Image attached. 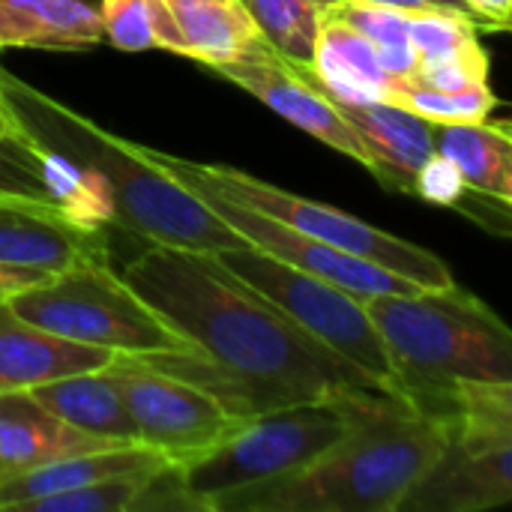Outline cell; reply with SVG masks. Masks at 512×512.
<instances>
[{"instance_id":"1","label":"cell","mask_w":512,"mask_h":512,"mask_svg":"<svg viewBox=\"0 0 512 512\" xmlns=\"http://www.w3.org/2000/svg\"><path fill=\"white\" fill-rule=\"evenodd\" d=\"M120 276L192 351L255 387L270 408L378 387L210 252L150 243Z\"/></svg>"},{"instance_id":"2","label":"cell","mask_w":512,"mask_h":512,"mask_svg":"<svg viewBox=\"0 0 512 512\" xmlns=\"http://www.w3.org/2000/svg\"><path fill=\"white\" fill-rule=\"evenodd\" d=\"M348 432L300 471L219 495L207 512H396L447 447L453 408L393 390L345 393Z\"/></svg>"},{"instance_id":"3","label":"cell","mask_w":512,"mask_h":512,"mask_svg":"<svg viewBox=\"0 0 512 512\" xmlns=\"http://www.w3.org/2000/svg\"><path fill=\"white\" fill-rule=\"evenodd\" d=\"M0 102L24 138L84 165L108 186L114 201V225L138 234L147 243L171 249L213 255L222 249L249 246L192 189L150 159L147 147L105 132L84 114L30 87L3 66Z\"/></svg>"},{"instance_id":"4","label":"cell","mask_w":512,"mask_h":512,"mask_svg":"<svg viewBox=\"0 0 512 512\" xmlns=\"http://www.w3.org/2000/svg\"><path fill=\"white\" fill-rule=\"evenodd\" d=\"M366 312L402 390L420 402H444L459 381L512 384L510 327L456 282L369 297Z\"/></svg>"},{"instance_id":"5","label":"cell","mask_w":512,"mask_h":512,"mask_svg":"<svg viewBox=\"0 0 512 512\" xmlns=\"http://www.w3.org/2000/svg\"><path fill=\"white\" fill-rule=\"evenodd\" d=\"M27 324L69 342L108 348L126 357L192 351L129 285L108 267V255L81 258L42 282L6 297Z\"/></svg>"},{"instance_id":"6","label":"cell","mask_w":512,"mask_h":512,"mask_svg":"<svg viewBox=\"0 0 512 512\" xmlns=\"http://www.w3.org/2000/svg\"><path fill=\"white\" fill-rule=\"evenodd\" d=\"M147 153L183 186L213 189L231 201H240L258 213H267V216L291 225L294 231H303L321 243H330L357 258H366L384 270H393V273L417 282L420 288H447L456 282L450 267L429 249H423L411 240H402L390 231H381L345 210L300 198L288 189L264 183V180H258L240 168H231V165H201V162L177 159L171 153L150 150V147H147Z\"/></svg>"},{"instance_id":"7","label":"cell","mask_w":512,"mask_h":512,"mask_svg":"<svg viewBox=\"0 0 512 512\" xmlns=\"http://www.w3.org/2000/svg\"><path fill=\"white\" fill-rule=\"evenodd\" d=\"M510 501L512 387L489 381L462 384L447 447L408 489L396 512H483Z\"/></svg>"},{"instance_id":"8","label":"cell","mask_w":512,"mask_h":512,"mask_svg":"<svg viewBox=\"0 0 512 512\" xmlns=\"http://www.w3.org/2000/svg\"><path fill=\"white\" fill-rule=\"evenodd\" d=\"M348 432L345 396L297 402L243 420L225 441L180 465L189 495L207 512L210 501L291 471H300Z\"/></svg>"},{"instance_id":"9","label":"cell","mask_w":512,"mask_h":512,"mask_svg":"<svg viewBox=\"0 0 512 512\" xmlns=\"http://www.w3.org/2000/svg\"><path fill=\"white\" fill-rule=\"evenodd\" d=\"M222 267H228L237 279L252 285L270 303H276L288 318H294L306 333L324 342L330 351L345 357L354 369L372 378L378 387L405 393L402 381L390 363V354L366 312V300L309 276L261 249L234 246L213 252Z\"/></svg>"},{"instance_id":"10","label":"cell","mask_w":512,"mask_h":512,"mask_svg":"<svg viewBox=\"0 0 512 512\" xmlns=\"http://www.w3.org/2000/svg\"><path fill=\"white\" fill-rule=\"evenodd\" d=\"M108 369L117 378L120 396L135 423L138 444L162 453L174 465L198 459L225 441L243 420H249L234 417L210 393L135 357L117 354Z\"/></svg>"},{"instance_id":"11","label":"cell","mask_w":512,"mask_h":512,"mask_svg":"<svg viewBox=\"0 0 512 512\" xmlns=\"http://www.w3.org/2000/svg\"><path fill=\"white\" fill-rule=\"evenodd\" d=\"M192 189L225 225H231L246 243H252L255 249L309 273V276H318L360 300H369V297H381V294H414L420 291L417 282L393 273V270H384L366 258H357L345 249H336L330 243H321L303 231H294L291 225L267 216V213H258L240 201H231L213 189H204V186H186Z\"/></svg>"},{"instance_id":"12","label":"cell","mask_w":512,"mask_h":512,"mask_svg":"<svg viewBox=\"0 0 512 512\" xmlns=\"http://www.w3.org/2000/svg\"><path fill=\"white\" fill-rule=\"evenodd\" d=\"M210 69L225 81L237 84L240 90L252 93L255 99H261L267 108H273L279 117H285L306 135L318 138L321 144L333 147L336 153H345L348 159L372 171V159L363 150L354 126L345 120L339 105L318 87L306 66L291 63L273 48H267L249 60H234Z\"/></svg>"},{"instance_id":"13","label":"cell","mask_w":512,"mask_h":512,"mask_svg":"<svg viewBox=\"0 0 512 512\" xmlns=\"http://www.w3.org/2000/svg\"><path fill=\"white\" fill-rule=\"evenodd\" d=\"M99 255H105L102 231L75 225L51 204L0 195V264L57 273Z\"/></svg>"},{"instance_id":"14","label":"cell","mask_w":512,"mask_h":512,"mask_svg":"<svg viewBox=\"0 0 512 512\" xmlns=\"http://www.w3.org/2000/svg\"><path fill=\"white\" fill-rule=\"evenodd\" d=\"M114 357L108 348L69 342L33 327L0 300V390H33L66 375L102 369Z\"/></svg>"},{"instance_id":"15","label":"cell","mask_w":512,"mask_h":512,"mask_svg":"<svg viewBox=\"0 0 512 512\" xmlns=\"http://www.w3.org/2000/svg\"><path fill=\"white\" fill-rule=\"evenodd\" d=\"M372 159V174L396 192H414V174L435 153L432 123L396 102H336Z\"/></svg>"},{"instance_id":"16","label":"cell","mask_w":512,"mask_h":512,"mask_svg":"<svg viewBox=\"0 0 512 512\" xmlns=\"http://www.w3.org/2000/svg\"><path fill=\"white\" fill-rule=\"evenodd\" d=\"M102 447H114V441L66 426L30 390H0V483L45 462Z\"/></svg>"},{"instance_id":"17","label":"cell","mask_w":512,"mask_h":512,"mask_svg":"<svg viewBox=\"0 0 512 512\" xmlns=\"http://www.w3.org/2000/svg\"><path fill=\"white\" fill-rule=\"evenodd\" d=\"M306 69L333 102L345 105L390 102L396 87L375 48L354 27L327 15H321L312 63Z\"/></svg>"},{"instance_id":"18","label":"cell","mask_w":512,"mask_h":512,"mask_svg":"<svg viewBox=\"0 0 512 512\" xmlns=\"http://www.w3.org/2000/svg\"><path fill=\"white\" fill-rule=\"evenodd\" d=\"M165 462L168 459L162 453H156L144 444H114V447H102V450L63 456V459L45 462L33 471L3 480L0 483V510L15 512L27 501L81 489V486H90V483H99L108 477L159 468Z\"/></svg>"},{"instance_id":"19","label":"cell","mask_w":512,"mask_h":512,"mask_svg":"<svg viewBox=\"0 0 512 512\" xmlns=\"http://www.w3.org/2000/svg\"><path fill=\"white\" fill-rule=\"evenodd\" d=\"M30 396L66 426L114 441V444H138L135 423L120 396L117 378L108 366L93 372L66 375L30 390Z\"/></svg>"},{"instance_id":"20","label":"cell","mask_w":512,"mask_h":512,"mask_svg":"<svg viewBox=\"0 0 512 512\" xmlns=\"http://www.w3.org/2000/svg\"><path fill=\"white\" fill-rule=\"evenodd\" d=\"M105 39L87 0H0V48L84 51Z\"/></svg>"},{"instance_id":"21","label":"cell","mask_w":512,"mask_h":512,"mask_svg":"<svg viewBox=\"0 0 512 512\" xmlns=\"http://www.w3.org/2000/svg\"><path fill=\"white\" fill-rule=\"evenodd\" d=\"M432 147L462 174L468 192L512 201V135L507 123H432Z\"/></svg>"},{"instance_id":"22","label":"cell","mask_w":512,"mask_h":512,"mask_svg":"<svg viewBox=\"0 0 512 512\" xmlns=\"http://www.w3.org/2000/svg\"><path fill=\"white\" fill-rule=\"evenodd\" d=\"M168 9L183 33L186 57L204 66L249 60L270 48L240 0H168Z\"/></svg>"},{"instance_id":"23","label":"cell","mask_w":512,"mask_h":512,"mask_svg":"<svg viewBox=\"0 0 512 512\" xmlns=\"http://www.w3.org/2000/svg\"><path fill=\"white\" fill-rule=\"evenodd\" d=\"M321 15L354 27L375 48L381 66L396 84L411 78L417 66V51L408 36V12L369 0H336L321 6Z\"/></svg>"},{"instance_id":"24","label":"cell","mask_w":512,"mask_h":512,"mask_svg":"<svg viewBox=\"0 0 512 512\" xmlns=\"http://www.w3.org/2000/svg\"><path fill=\"white\" fill-rule=\"evenodd\" d=\"M105 39L120 51H171L186 57L183 33L168 9V0H99Z\"/></svg>"},{"instance_id":"25","label":"cell","mask_w":512,"mask_h":512,"mask_svg":"<svg viewBox=\"0 0 512 512\" xmlns=\"http://www.w3.org/2000/svg\"><path fill=\"white\" fill-rule=\"evenodd\" d=\"M39 162H42V177L51 204L63 216H69L75 225L90 231H102L105 225H114L111 192L93 171L45 147H39Z\"/></svg>"},{"instance_id":"26","label":"cell","mask_w":512,"mask_h":512,"mask_svg":"<svg viewBox=\"0 0 512 512\" xmlns=\"http://www.w3.org/2000/svg\"><path fill=\"white\" fill-rule=\"evenodd\" d=\"M249 18L255 21L264 42L291 63L309 66L318 27L321 6L315 0H240Z\"/></svg>"},{"instance_id":"27","label":"cell","mask_w":512,"mask_h":512,"mask_svg":"<svg viewBox=\"0 0 512 512\" xmlns=\"http://www.w3.org/2000/svg\"><path fill=\"white\" fill-rule=\"evenodd\" d=\"M390 102L420 114L429 123H477L489 120L498 108V96L489 84H471L459 90H432L417 84H396Z\"/></svg>"},{"instance_id":"28","label":"cell","mask_w":512,"mask_h":512,"mask_svg":"<svg viewBox=\"0 0 512 512\" xmlns=\"http://www.w3.org/2000/svg\"><path fill=\"white\" fill-rule=\"evenodd\" d=\"M153 471L156 468L132 471V474L108 477V480H99V483H90L81 489L45 495V498L21 504L15 512H126L132 498L141 492V486L147 483V477Z\"/></svg>"},{"instance_id":"29","label":"cell","mask_w":512,"mask_h":512,"mask_svg":"<svg viewBox=\"0 0 512 512\" xmlns=\"http://www.w3.org/2000/svg\"><path fill=\"white\" fill-rule=\"evenodd\" d=\"M489 54L480 45V39H471L447 54L417 60L414 72L408 81L399 84H417V87H432V90H459L471 84H489Z\"/></svg>"},{"instance_id":"30","label":"cell","mask_w":512,"mask_h":512,"mask_svg":"<svg viewBox=\"0 0 512 512\" xmlns=\"http://www.w3.org/2000/svg\"><path fill=\"white\" fill-rule=\"evenodd\" d=\"M0 195L51 204V195L42 177L39 147L24 135H0Z\"/></svg>"},{"instance_id":"31","label":"cell","mask_w":512,"mask_h":512,"mask_svg":"<svg viewBox=\"0 0 512 512\" xmlns=\"http://www.w3.org/2000/svg\"><path fill=\"white\" fill-rule=\"evenodd\" d=\"M201 512L198 501L189 495L186 483H183V471L174 462L159 465L147 483L141 486V492L132 498L126 512Z\"/></svg>"},{"instance_id":"32","label":"cell","mask_w":512,"mask_h":512,"mask_svg":"<svg viewBox=\"0 0 512 512\" xmlns=\"http://www.w3.org/2000/svg\"><path fill=\"white\" fill-rule=\"evenodd\" d=\"M411 195H417L426 204H438V207H462L468 186L447 156L432 153L420 165V171L414 174V192Z\"/></svg>"},{"instance_id":"33","label":"cell","mask_w":512,"mask_h":512,"mask_svg":"<svg viewBox=\"0 0 512 512\" xmlns=\"http://www.w3.org/2000/svg\"><path fill=\"white\" fill-rule=\"evenodd\" d=\"M477 27L486 30H510L512 0H465Z\"/></svg>"},{"instance_id":"34","label":"cell","mask_w":512,"mask_h":512,"mask_svg":"<svg viewBox=\"0 0 512 512\" xmlns=\"http://www.w3.org/2000/svg\"><path fill=\"white\" fill-rule=\"evenodd\" d=\"M45 276H51L48 270H33V267H12V264H0V300L42 282Z\"/></svg>"},{"instance_id":"35","label":"cell","mask_w":512,"mask_h":512,"mask_svg":"<svg viewBox=\"0 0 512 512\" xmlns=\"http://www.w3.org/2000/svg\"><path fill=\"white\" fill-rule=\"evenodd\" d=\"M369 3L393 6V9H402V12H450V15L471 18L465 0H369ZM471 21H474V18H471Z\"/></svg>"},{"instance_id":"36","label":"cell","mask_w":512,"mask_h":512,"mask_svg":"<svg viewBox=\"0 0 512 512\" xmlns=\"http://www.w3.org/2000/svg\"><path fill=\"white\" fill-rule=\"evenodd\" d=\"M0 135H21L18 126H15V120H12V114L6 111L3 102H0Z\"/></svg>"},{"instance_id":"37","label":"cell","mask_w":512,"mask_h":512,"mask_svg":"<svg viewBox=\"0 0 512 512\" xmlns=\"http://www.w3.org/2000/svg\"><path fill=\"white\" fill-rule=\"evenodd\" d=\"M318 6H327V3H336V0H315Z\"/></svg>"}]
</instances>
